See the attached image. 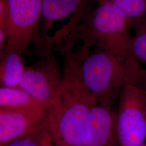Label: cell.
I'll return each mask as SVG.
<instances>
[{
  "label": "cell",
  "instance_id": "1",
  "mask_svg": "<svg viewBox=\"0 0 146 146\" xmlns=\"http://www.w3.org/2000/svg\"><path fill=\"white\" fill-rule=\"evenodd\" d=\"M81 66L78 52L67 53L57 96L46 109L43 124L54 145L88 146L87 121L98 102L84 82Z\"/></svg>",
  "mask_w": 146,
  "mask_h": 146
},
{
  "label": "cell",
  "instance_id": "2",
  "mask_svg": "<svg viewBox=\"0 0 146 146\" xmlns=\"http://www.w3.org/2000/svg\"><path fill=\"white\" fill-rule=\"evenodd\" d=\"M98 4L86 11L75 27L67 39L69 47L73 40H81L83 47L79 52L82 55L94 47L125 60L131 56V23L117 14L108 1Z\"/></svg>",
  "mask_w": 146,
  "mask_h": 146
},
{
  "label": "cell",
  "instance_id": "3",
  "mask_svg": "<svg viewBox=\"0 0 146 146\" xmlns=\"http://www.w3.org/2000/svg\"><path fill=\"white\" fill-rule=\"evenodd\" d=\"M78 54L84 84L97 102L106 106L111 107L125 84L135 82L140 70L133 56L123 60L99 48Z\"/></svg>",
  "mask_w": 146,
  "mask_h": 146
},
{
  "label": "cell",
  "instance_id": "4",
  "mask_svg": "<svg viewBox=\"0 0 146 146\" xmlns=\"http://www.w3.org/2000/svg\"><path fill=\"white\" fill-rule=\"evenodd\" d=\"M119 98L117 145L140 146L146 139V92L135 83H128Z\"/></svg>",
  "mask_w": 146,
  "mask_h": 146
},
{
  "label": "cell",
  "instance_id": "5",
  "mask_svg": "<svg viewBox=\"0 0 146 146\" xmlns=\"http://www.w3.org/2000/svg\"><path fill=\"white\" fill-rule=\"evenodd\" d=\"M40 59L26 68L20 86L47 109L56 99L62 80L52 48L38 50Z\"/></svg>",
  "mask_w": 146,
  "mask_h": 146
},
{
  "label": "cell",
  "instance_id": "6",
  "mask_svg": "<svg viewBox=\"0 0 146 146\" xmlns=\"http://www.w3.org/2000/svg\"><path fill=\"white\" fill-rule=\"evenodd\" d=\"M7 45L25 52L35 42L43 0H5Z\"/></svg>",
  "mask_w": 146,
  "mask_h": 146
},
{
  "label": "cell",
  "instance_id": "7",
  "mask_svg": "<svg viewBox=\"0 0 146 146\" xmlns=\"http://www.w3.org/2000/svg\"><path fill=\"white\" fill-rule=\"evenodd\" d=\"M89 5V0H43L40 20L42 31L34 42L36 47L46 41L57 22H62L68 19L78 24L90 8Z\"/></svg>",
  "mask_w": 146,
  "mask_h": 146
},
{
  "label": "cell",
  "instance_id": "8",
  "mask_svg": "<svg viewBox=\"0 0 146 146\" xmlns=\"http://www.w3.org/2000/svg\"><path fill=\"white\" fill-rule=\"evenodd\" d=\"M46 111L0 110V146L35 130L42 124Z\"/></svg>",
  "mask_w": 146,
  "mask_h": 146
},
{
  "label": "cell",
  "instance_id": "9",
  "mask_svg": "<svg viewBox=\"0 0 146 146\" xmlns=\"http://www.w3.org/2000/svg\"><path fill=\"white\" fill-rule=\"evenodd\" d=\"M88 146L117 145L116 113L111 107L97 103L89 115L86 127Z\"/></svg>",
  "mask_w": 146,
  "mask_h": 146
},
{
  "label": "cell",
  "instance_id": "10",
  "mask_svg": "<svg viewBox=\"0 0 146 146\" xmlns=\"http://www.w3.org/2000/svg\"><path fill=\"white\" fill-rule=\"evenodd\" d=\"M0 51L1 87L19 86L26 70L23 53L8 45Z\"/></svg>",
  "mask_w": 146,
  "mask_h": 146
},
{
  "label": "cell",
  "instance_id": "11",
  "mask_svg": "<svg viewBox=\"0 0 146 146\" xmlns=\"http://www.w3.org/2000/svg\"><path fill=\"white\" fill-rule=\"evenodd\" d=\"M0 110L23 111H46L30 94L20 86L1 87Z\"/></svg>",
  "mask_w": 146,
  "mask_h": 146
},
{
  "label": "cell",
  "instance_id": "12",
  "mask_svg": "<svg viewBox=\"0 0 146 146\" xmlns=\"http://www.w3.org/2000/svg\"><path fill=\"white\" fill-rule=\"evenodd\" d=\"M131 55L146 64V15L131 22Z\"/></svg>",
  "mask_w": 146,
  "mask_h": 146
},
{
  "label": "cell",
  "instance_id": "13",
  "mask_svg": "<svg viewBox=\"0 0 146 146\" xmlns=\"http://www.w3.org/2000/svg\"><path fill=\"white\" fill-rule=\"evenodd\" d=\"M115 12L131 23L146 15V0H108Z\"/></svg>",
  "mask_w": 146,
  "mask_h": 146
},
{
  "label": "cell",
  "instance_id": "14",
  "mask_svg": "<svg viewBox=\"0 0 146 146\" xmlns=\"http://www.w3.org/2000/svg\"><path fill=\"white\" fill-rule=\"evenodd\" d=\"M5 146H54V143L42 121L35 130Z\"/></svg>",
  "mask_w": 146,
  "mask_h": 146
},
{
  "label": "cell",
  "instance_id": "15",
  "mask_svg": "<svg viewBox=\"0 0 146 146\" xmlns=\"http://www.w3.org/2000/svg\"><path fill=\"white\" fill-rule=\"evenodd\" d=\"M135 84L146 92V68L144 70L140 69Z\"/></svg>",
  "mask_w": 146,
  "mask_h": 146
},
{
  "label": "cell",
  "instance_id": "16",
  "mask_svg": "<svg viewBox=\"0 0 146 146\" xmlns=\"http://www.w3.org/2000/svg\"><path fill=\"white\" fill-rule=\"evenodd\" d=\"M54 146H69L67 145H55Z\"/></svg>",
  "mask_w": 146,
  "mask_h": 146
},
{
  "label": "cell",
  "instance_id": "17",
  "mask_svg": "<svg viewBox=\"0 0 146 146\" xmlns=\"http://www.w3.org/2000/svg\"><path fill=\"white\" fill-rule=\"evenodd\" d=\"M146 146V143H145H145H144L143 144H142V145H141V146Z\"/></svg>",
  "mask_w": 146,
  "mask_h": 146
},
{
  "label": "cell",
  "instance_id": "18",
  "mask_svg": "<svg viewBox=\"0 0 146 146\" xmlns=\"http://www.w3.org/2000/svg\"><path fill=\"white\" fill-rule=\"evenodd\" d=\"M98 1H98H108V0H97Z\"/></svg>",
  "mask_w": 146,
  "mask_h": 146
}]
</instances>
